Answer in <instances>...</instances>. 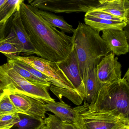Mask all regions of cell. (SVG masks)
<instances>
[{
    "label": "cell",
    "instance_id": "ac0fdd59",
    "mask_svg": "<svg viewBox=\"0 0 129 129\" xmlns=\"http://www.w3.org/2000/svg\"><path fill=\"white\" fill-rule=\"evenodd\" d=\"M19 120L10 129H40L45 125L44 120L23 113H18Z\"/></svg>",
    "mask_w": 129,
    "mask_h": 129
},
{
    "label": "cell",
    "instance_id": "603a6c76",
    "mask_svg": "<svg viewBox=\"0 0 129 129\" xmlns=\"http://www.w3.org/2000/svg\"><path fill=\"white\" fill-rule=\"evenodd\" d=\"M48 117L44 120L45 125L50 129H77L75 126L63 122L55 115L48 114Z\"/></svg>",
    "mask_w": 129,
    "mask_h": 129
},
{
    "label": "cell",
    "instance_id": "83f0119b",
    "mask_svg": "<svg viewBox=\"0 0 129 129\" xmlns=\"http://www.w3.org/2000/svg\"><path fill=\"white\" fill-rule=\"evenodd\" d=\"M6 1V0H0V7H1Z\"/></svg>",
    "mask_w": 129,
    "mask_h": 129
},
{
    "label": "cell",
    "instance_id": "484cf974",
    "mask_svg": "<svg viewBox=\"0 0 129 129\" xmlns=\"http://www.w3.org/2000/svg\"><path fill=\"white\" fill-rule=\"evenodd\" d=\"M18 113L0 116V129H10L19 121Z\"/></svg>",
    "mask_w": 129,
    "mask_h": 129
},
{
    "label": "cell",
    "instance_id": "7c38bea8",
    "mask_svg": "<svg viewBox=\"0 0 129 129\" xmlns=\"http://www.w3.org/2000/svg\"><path fill=\"white\" fill-rule=\"evenodd\" d=\"M102 38L111 52L117 56L125 55L129 52V46L126 32L123 30L103 31Z\"/></svg>",
    "mask_w": 129,
    "mask_h": 129
},
{
    "label": "cell",
    "instance_id": "4316f807",
    "mask_svg": "<svg viewBox=\"0 0 129 129\" xmlns=\"http://www.w3.org/2000/svg\"><path fill=\"white\" fill-rule=\"evenodd\" d=\"M86 15L95 17V18H98L105 19V20L116 21H124L123 20L105 12L97 10H93L92 11L88 12L86 13Z\"/></svg>",
    "mask_w": 129,
    "mask_h": 129
},
{
    "label": "cell",
    "instance_id": "8992f818",
    "mask_svg": "<svg viewBox=\"0 0 129 129\" xmlns=\"http://www.w3.org/2000/svg\"><path fill=\"white\" fill-rule=\"evenodd\" d=\"M0 41L9 42L22 48L26 55L39 54L35 49L26 32L18 10L0 25Z\"/></svg>",
    "mask_w": 129,
    "mask_h": 129
},
{
    "label": "cell",
    "instance_id": "f1b7e54d",
    "mask_svg": "<svg viewBox=\"0 0 129 129\" xmlns=\"http://www.w3.org/2000/svg\"><path fill=\"white\" fill-rule=\"evenodd\" d=\"M40 129H50L46 125H44V126L43 127H41V128H40Z\"/></svg>",
    "mask_w": 129,
    "mask_h": 129
},
{
    "label": "cell",
    "instance_id": "d4e9b609",
    "mask_svg": "<svg viewBox=\"0 0 129 129\" xmlns=\"http://www.w3.org/2000/svg\"><path fill=\"white\" fill-rule=\"evenodd\" d=\"M0 52L3 53L9 59L23 53V50L18 45L6 41H0Z\"/></svg>",
    "mask_w": 129,
    "mask_h": 129
},
{
    "label": "cell",
    "instance_id": "5b68a950",
    "mask_svg": "<svg viewBox=\"0 0 129 129\" xmlns=\"http://www.w3.org/2000/svg\"><path fill=\"white\" fill-rule=\"evenodd\" d=\"M88 103L74 108L76 112L74 126L77 129H122L129 126V119L90 111Z\"/></svg>",
    "mask_w": 129,
    "mask_h": 129
},
{
    "label": "cell",
    "instance_id": "6da1fadb",
    "mask_svg": "<svg viewBox=\"0 0 129 129\" xmlns=\"http://www.w3.org/2000/svg\"><path fill=\"white\" fill-rule=\"evenodd\" d=\"M19 12L30 41L41 58L58 62L67 58L72 46V37L59 31L45 21L38 9L22 1Z\"/></svg>",
    "mask_w": 129,
    "mask_h": 129
},
{
    "label": "cell",
    "instance_id": "2e32d148",
    "mask_svg": "<svg viewBox=\"0 0 129 129\" xmlns=\"http://www.w3.org/2000/svg\"><path fill=\"white\" fill-rule=\"evenodd\" d=\"M84 21L85 24L89 25L98 32L105 30L123 29L128 24L127 21H110L98 18L85 14Z\"/></svg>",
    "mask_w": 129,
    "mask_h": 129
},
{
    "label": "cell",
    "instance_id": "e0dca14e",
    "mask_svg": "<svg viewBox=\"0 0 129 129\" xmlns=\"http://www.w3.org/2000/svg\"><path fill=\"white\" fill-rule=\"evenodd\" d=\"M38 12L42 18L52 27L58 28L64 33L74 32V29L73 26L67 23L62 16L40 10H38Z\"/></svg>",
    "mask_w": 129,
    "mask_h": 129
},
{
    "label": "cell",
    "instance_id": "9c48e42d",
    "mask_svg": "<svg viewBox=\"0 0 129 129\" xmlns=\"http://www.w3.org/2000/svg\"><path fill=\"white\" fill-rule=\"evenodd\" d=\"M100 86L121 79V65L112 52L103 57L96 68Z\"/></svg>",
    "mask_w": 129,
    "mask_h": 129
},
{
    "label": "cell",
    "instance_id": "ba28073f",
    "mask_svg": "<svg viewBox=\"0 0 129 129\" xmlns=\"http://www.w3.org/2000/svg\"><path fill=\"white\" fill-rule=\"evenodd\" d=\"M13 59L22 61L28 64L50 78L53 81V86L74 90L77 92L70 81L58 66L56 62L48 61L34 56H15L7 59Z\"/></svg>",
    "mask_w": 129,
    "mask_h": 129
},
{
    "label": "cell",
    "instance_id": "7a4b0ae2",
    "mask_svg": "<svg viewBox=\"0 0 129 129\" xmlns=\"http://www.w3.org/2000/svg\"><path fill=\"white\" fill-rule=\"evenodd\" d=\"M73 34L72 43L82 75L87 68H96L111 50L99 32L85 24L79 22Z\"/></svg>",
    "mask_w": 129,
    "mask_h": 129
},
{
    "label": "cell",
    "instance_id": "3957f363",
    "mask_svg": "<svg viewBox=\"0 0 129 129\" xmlns=\"http://www.w3.org/2000/svg\"><path fill=\"white\" fill-rule=\"evenodd\" d=\"M88 107L92 111L129 119V81L123 77L101 86Z\"/></svg>",
    "mask_w": 129,
    "mask_h": 129
},
{
    "label": "cell",
    "instance_id": "d6986e66",
    "mask_svg": "<svg viewBox=\"0 0 129 129\" xmlns=\"http://www.w3.org/2000/svg\"><path fill=\"white\" fill-rule=\"evenodd\" d=\"M23 0H6L0 7V25L6 21L13 14L19 10Z\"/></svg>",
    "mask_w": 129,
    "mask_h": 129
},
{
    "label": "cell",
    "instance_id": "277c9868",
    "mask_svg": "<svg viewBox=\"0 0 129 129\" xmlns=\"http://www.w3.org/2000/svg\"><path fill=\"white\" fill-rule=\"evenodd\" d=\"M48 88L31 83L14 70L9 62L0 66V90L8 94L18 93L30 96L43 102H55Z\"/></svg>",
    "mask_w": 129,
    "mask_h": 129
},
{
    "label": "cell",
    "instance_id": "8fae6325",
    "mask_svg": "<svg viewBox=\"0 0 129 129\" xmlns=\"http://www.w3.org/2000/svg\"><path fill=\"white\" fill-rule=\"evenodd\" d=\"M10 99L19 113L45 118V103L28 96L18 93L9 94Z\"/></svg>",
    "mask_w": 129,
    "mask_h": 129
},
{
    "label": "cell",
    "instance_id": "7402d4cb",
    "mask_svg": "<svg viewBox=\"0 0 129 129\" xmlns=\"http://www.w3.org/2000/svg\"><path fill=\"white\" fill-rule=\"evenodd\" d=\"M19 113L10 99L9 94L0 91V116L8 114Z\"/></svg>",
    "mask_w": 129,
    "mask_h": 129
},
{
    "label": "cell",
    "instance_id": "52a82bcc",
    "mask_svg": "<svg viewBox=\"0 0 129 129\" xmlns=\"http://www.w3.org/2000/svg\"><path fill=\"white\" fill-rule=\"evenodd\" d=\"M28 2L38 10L55 13H86L100 4L99 1L95 0H30Z\"/></svg>",
    "mask_w": 129,
    "mask_h": 129
},
{
    "label": "cell",
    "instance_id": "4fadbf2b",
    "mask_svg": "<svg viewBox=\"0 0 129 129\" xmlns=\"http://www.w3.org/2000/svg\"><path fill=\"white\" fill-rule=\"evenodd\" d=\"M99 5L94 10L105 12L122 20L129 21L128 0H99Z\"/></svg>",
    "mask_w": 129,
    "mask_h": 129
},
{
    "label": "cell",
    "instance_id": "cb8c5ba5",
    "mask_svg": "<svg viewBox=\"0 0 129 129\" xmlns=\"http://www.w3.org/2000/svg\"><path fill=\"white\" fill-rule=\"evenodd\" d=\"M7 60L12 62L13 63H15L17 65L19 66V67L25 69L26 71L30 72L31 74H32L34 76H35L45 81H48V82L51 83V84L53 85V81L52 79L47 77L46 75L44 74L43 73H41L38 70H37L36 69L34 68V67L22 61H20V60H18V59H8Z\"/></svg>",
    "mask_w": 129,
    "mask_h": 129
},
{
    "label": "cell",
    "instance_id": "44dd1931",
    "mask_svg": "<svg viewBox=\"0 0 129 129\" xmlns=\"http://www.w3.org/2000/svg\"><path fill=\"white\" fill-rule=\"evenodd\" d=\"M7 61L11 63L13 69L18 74L31 83L37 86L48 88L51 86V83L50 82L45 81L37 77L25 69L19 67L16 64L13 63L9 60H7Z\"/></svg>",
    "mask_w": 129,
    "mask_h": 129
},
{
    "label": "cell",
    "instance_id": "4dcf8cb0",
    "mask_svg": "<svg viewBox=\"0 0 129 129\" xmlns=\"http://www.w3.org/2000/svg\"></svg>",
    "mask_w": 129,
    "mask_h": 129
},
{
    "label": "cell",
    "instance_id": "f546056e",
    "mask_svg": "<svg viewBox=\"0 0 129 129\" xmlns=\"http://www.w3.org/2000/svg\"><path fill=\"white\" fill-rule=\"evenodd\" d=\"M129 129V126L125 127L124 128H123V129Z\"/></svg>",
    "mask_w": 129,
    "mask_h": 129
},
{
    "label": "cell",
    "instance_id": "5bb4252c",
    "mask_svg": "<svg viewBox=\"0 0 129 129\" xmlns=\"http://www.w3.org/2000/svg\"><path fill=\"white\" fill-rule=\"evenodd\" d=\"M81 76L85 90L84 101L90 104L100 87L96 75V68L91 67L87 68L84 69Z\"/></svg>",
    "mask_w": 129,
    "mask_h": 129
},
{
    "label": "cell",
    "instance_id": "30bf717a",
    "mask_svg": "<svg viewBox=\"0 0 129 129\" xmlns=\"http://www.w3.org/2000/svg\"><path fill=\"white\" fill-rule=\"evenodd\" d=\"M56 63L70 81L77 92L84 100L85 90L77 58L73 45L72 49L67 58L63 61Z\"/></svg>",
    "mask_w": 129,
    "mask_h": 129
},
{
    "label": "cell",
    "instance_id": "9a60e30c",
    "mask_svg": "<svg viewBox=\"0 0 129 129\" xmlns=\"http://www.w3.org/2000/svg\"><path fill=\"white\" fill-rule=\"evenodd\" d=\"M46 111L52 112L60 120L74 125L76 120V112L74 108L63 101L45 103Z\"/></svg>",
    "mask_w": 129,
    "mask_h": 129
},
{
    "label": "cell",
    "instance_id": "ffe728a7",
    "mask_svg": "<svg viewBox=\"0 0 129 129\" xmlns=\"http://www.w3.org/2000/svg\"><path fill=\"white\" fill-rule=\"evenodd\" d=\"M49 88L50 90L59 98L60 101H62V97L64 96L75 105L80 106L84 100L74 90L58 87L53 85H51Z\"/></svg>",
    "mask_w": 129,
    "mask_h": 129
}]
</instances>
